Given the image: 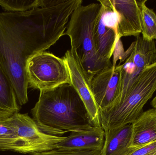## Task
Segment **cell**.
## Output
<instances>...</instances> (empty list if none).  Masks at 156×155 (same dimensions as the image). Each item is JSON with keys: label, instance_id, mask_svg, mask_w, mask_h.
Here are the masks:
<instances>
[{"label": "cell", "instance_id": "obj_1", "mask_svg": "<svg viewBox=\"0 0 156 155\" xmlns=\"http://www.w3.org/2000/svg\"><path fill=\"white\" fill-rule=\"evenodd\" d=\"M81 0H44L23 12L0 13V63L10 78L20 106L28 102L27 62L63 36Z\"/></svg>", "mask_w": 156, "mask_h": 155}, {"label": "cell", "instance_id": "obj_2", "mask_svg": "<svg viewBox=\"0 0 156 155\" xmlns=\"http://www.w3.org/2000/svg\"><path fill=\"white\" fill-rule=\"evenodd\" d=\"M31 113L40 131L53 136H62L93 126L82 100L71 84L40 92Z\"/></svg>", "mask_w": 156, "mask_h": 155}, {"label": "cell", "instance_id": "obj_3", "mask_svg": "<svg viewBox=\"0 0 156 155\" xmlns=\"http://www.w3.org/2000/svg\"><path fill=\"white\" fill-rule=\"evenodd\" d=\"M101 6L100 2L79 5L72 13L64 35L70 38V50L79 62L88 83L104 68L112 65V63L100 59L95 49L94 27Z\"/></svg>", "mask_w": 156, "mask_h": 155}, {"label": "cell", "instance_id": "obj_4", "mask_svg": "<svg viewBox=\"0 0 156 155\" xmlns=\"http://www.w3.org/2000/svg\"><path fill=\"white\" fill-rule=\"evenodd\" d=\"M156 91V62L139 73L116 105L100 111L102 128L106 131L133 123Z\"/></svg>", "mask_w": 156, "mask_h": 155}, {"label": "cell", "instance_id": "obj_5", "mask_svg": "<svg viewBox=\"0 0 156 155\" xmlns=\"http://www.w3.org/2000/svg\"><path fill=\"white\" fill-rule=\"evenodd\" d=\"M64 138L41 132L27 114L18 113L0 120V151L32 154L53 150Z\"/></svg>", "mask_w": 156, "mask_h": 155}, {"label": "cell", "instance_id": "obj_6", "mask_svg": "<svg viewBox=\"0 0 156 155\" xmlns=\"http://www.w3.org/2000/svg\"><path fill=\"white\" fill-rule=\"evenodd\" d=\"M28 87L41 91L70 84L69 71L64 58L44 52L35 55L27 62Z\"/></svg>", "mask_w": 156, "mask_h": 155}, {"label": "cell", "instance_id": "obj_7", "mask_svg": "<svg viewBox=\"0 0 156 155\" xmlns=\"http://www.w3.org/2000/svg\"><path fill=\"white\" fill-rule=\"evenodd\" d=\"M101 9L94 27V44L100 59L110 63L118 37L119 16L110 0H99Z\"/></svg>", "mask_w": 156, "mask_h": 155}, {"label": "cell", "instance_id": "obj_8", "mask_svg": "<svg viewBox=\"0 0 156 155\" xmlns=\"http://www.w3.org/2000/svg\"><path fill=\"white\" fill-rule=\"evenodd\" d=\"M120 65L107 66L89 82V86L100 111L111 108L119 95Z\"/></svg>", "mask_w": 156, "mask_h": 155}, {"label": "cell", "instance_id": "obj_9", "mask_svg": "<svg viewBox=\"0 0 156 155\" xmlns=\"http://www.w3.org/2000/svg\"><path fill=\"white\" fill-rule=\"evenodd\" d=\"M63 58L69 71L70 84L82 100L93 126L101 127L100 109L79 62L70 50L67 51Z\"/></svg>", "mask_w": 156, "mask_h": 155}, {"label": "cell", "instance_id": "obj_10", "mask_svg": "<svg viewBox=\"0 0 156 155\" xmlns=\"http://www.w3.org/2000/svg\"><path fill=\"white\" fill-rule=\"evenodd\" d=\"M140 1L110 0L113 9L119 16L118 37L139 36L142 34Z\"/></svg>", "mask_w": 156, "mask_h": 155}, {"label": "cell", "instance_id": "obj_11", "mask_svg": "<svg viewBox=\"0 0 156 155\" xmlns=\"http://www.w3.org/2000/svg\"><path fill=\"white\" fill-rule=\"evenodd\" d=\"M105 133L101 127L92 126L90 129L70 133L55 145L54 149L69 150H102Z\"/></svg>", "mask_w": 156, "mask_h": 155}, {"label": "cell", "instance_id": "obj_12", "mask_svg": "<svg viewBox=\"0 0 156 155\" xmlns=\"http://www.w3.org/2000/svg\"><path fill=\"white\" fill-rule=\"evenodd\" d=\"M129 147L137 148L156 142V109L143 112L132 124Z\"/></svg>", "mask_w": 156, "mask_h": 155}, {"label": "cell", "instance_id": "obj_13", "mask_svg": "<svg viewBox=\"0 0 156 155\" xmlns=\"http://www.w3.org/2000/svg\"><path fill=\"white\" fill-rule=\"evenodd\" d=\"M132 124L105 131V142L101 155H126L131 148Z\"/></svg>", "mask_w": 156, "mask_h": 155}, {"label": "cell", "instance_id": "obj_14", "mask_svg": "<svg viewBox=\"0 0 156 155\" xmlns=\"http://www.w3.org/2000/svg\"><path fill=\"white\" fill-rule=\"evenodd\" d=\"M20 109L12 83L0 63V120L19 113Z\"/></svg>", "mask_w": 156, "mask_h": 155}, {"label": "cell", "instance_id": "obj_15", "mask_svg": "<svg viewBox=\"0 0 156 155\" xmlns=\"http://www.w3.org/2000/svg\"><path fill=\"white\" fill-rule=\"evenodd\" d=\"M136 41L129 47V58L136 69L142 71L156 62V46L154 40L148 41L142 36H137Z\"/></svg>", "mask_w": 156, "mask_h": 155}, {"label": "cell", "instance_id": "obj_16", "mask_svg": "<svg viewBox=\"0 0 156 155\" xmlns=\"http://www.w3.org/2000/svg\"><path fill=\"white\" fill-rule=\"evenodd\" d=\"M147 1H140L142 37L148 41L156 39V14L146 4Z\"/></svg>", "mask_w": 156, "mask_h": 155}, {"label": "cell", "instance_id": "obj_17", "mask_svg": "<svg viewBox=\"0 0 156 155\" xmlns=\"http://www.w3.org/2000/svg\"><path fill=\"white\" fill-rule=\"evenodd\" d=\"M44 0H0V5L5 12H23L40 7Z\"/></svg>", "mask_w": 156, "mask_h": 155}, {"label": "cell", "instance_id": "obj_18", "mask_svg": "<svg viewBox=\"0 0 156 155\" xmlns=\"http://www.w3.org/2000/svg\"><path fill=\"white\" fill-rule=\"evenodd\" d=\"M102 150H69L53 149L30 155H101Z\"/></svg>", "mask_w": 156, "mask_h": 155}, {"label": "cell", "instance_id": "obj_19", "mask_svg": "<svg viewBox=\"0 0 156 155\" xmlns=\"http://www.w3.org/2000/svg\"><path fill=\"white\" fill-rule=\"evenodd\" d=\"M130 148L126 155H156V142L143 147Z\"/></svg>", "mask_w": 156, "mask_h": 155}, {"label": "cell", "instance_id": "obj_20", "mask_svg": "<svg viewBox=\"0 0 156 155\" xmlns=\"http://www.w3.org/2000/svg\"><path fill=\"white\" fill-rule=\"evenodd\" d=\"M151 104H152V106L154 107V108L156 109V96L154 97V99H153V101H152V103H151Z\"/></svg>", "mask_w": 156, "mask_h": 155}]
</instances>
